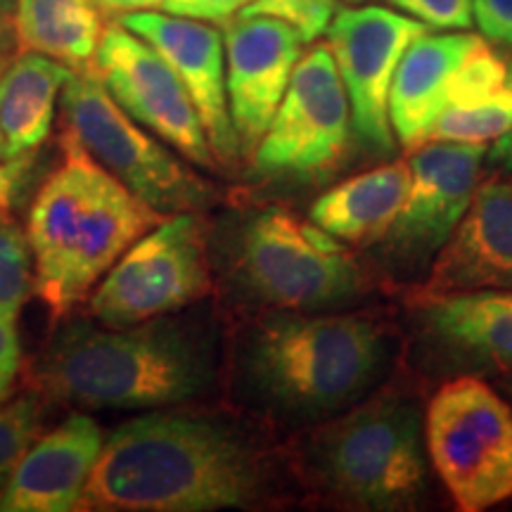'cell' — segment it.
<instances>
[{
	"mask_svg": "<svg viewBox=\"0 0 512 512\" xmlns=\"http://www.w3.org/2000/svg\"><path fill=\"white\" fill-rule=\"evenodd\" d=\"M238 411H150L102 444L79 510H264L292 498L283 444Z\"/></svg>",
	"mask_w": 512,
	"mask_h": 512,
	"instance_id": "cell-1",
	"label": "cell"
},
{
	"mask_svg": "<svg viewBox=\"0 0 512 512\" xmlns=\"http://www.w3.org/2000/svg\"><path fill=\"white\" fill-rule=\"evenodd\" d=\"M401 356V328L366 313H247L226 335L223 382L235 411L292 434L368 399Z\"/></svg>",
	"mask_w": 512,
	"mask_h": 512,
	"instance_id": "cell-2",
	"label": "cell"
},
{
	"mask_svg": "<svg viewBox=\"0 0 512 512\" xmlns=\"http://www.w3.org/2000/svg\"><path fill=\"white\" fill-rule=\"evenodd\" d=\"M226 335L204 302L136 325L72 320L31 368L36 394L86 411H157L200 401L223 380Z\"/></svg>",
	"mask_w": 512,
	"mask_h": 512,
	"instance_id": "cell-3",
	"label": "cell"
},
{
	"mask_svg": "<svg viewBox=\"0 0 512 512\" xmlns=\"http://www.w3.org/2000/svg\"><path fill=\"white\" fill-rule=\"evenodd\" d=\"M283 451L294 486L337 510L406 512L430 501L425 403L394 377L349 411L287 434Z\"/></svg>",
	"mask_w": 512,
	"mask_h": 512,
	"instance_id": "cell-4",
	"label": "cell"
},
{
	"mask_svg": "<svg viewBox=\"0 0 512 512\" xmlns=\"http://www.w3.org/2000/svg\"><path fill=\"white\" fill-rule=\"evenodd\" d=\"M209 259L214 285L245 313L347 311L375 290L347 242L278 204L223 214Z\"/></svg>",
	"mask_w": 512,
	"mask_h": 512,
	"instance_id": "cell-5",
	"label": "cell"
},
{
	"mask_svg": "<svg viewBox=\"0 0 512 512\" xmlns=\"http://www.w3.org/2000/svg\"><path fill=\"white\" fill-rule=\"evenodd\" d=\"M164 219L62 131L60 162L27 219L36 294L48 316L67 318L119 256Z\"/></svg>",
	"mask_w": 512,
	"mask_h": 512,
	"instance_id": "cell-6",
	"label": "cell"
},
{
	"mask_svg": "<svg viewBox=\"0 0 512 512\" xmlns=\"http://www.w3.org/2000/svg\"><path fill=\"white\" fill-rule=\"evenodd\" d=\"M60 105L62 131L159 214H202L216 202L214 185L128 117L95 69L72 72Z\"/></svg>",
	"mask_w": 512,
	"mask_h": 512,
	"instance_id": "cell-7",
	"label": "cell"
},
{
	"mask_svg": "<svg viewBox=\"0 0 512 512\" xmlns=\"http://www.w3.org/2000/svg\"><path fill=\"white\" fill-rule=\"evenodd\" d=\"M425 444L434 475L460 512L512 498V406L475 375L448 377L425 406Z\"/></svg>",
	"mask_w": 512,
	"mask_h": 512,
	"instance_id": "cell-8",
	"label": "cell"
},
{
	"mask_svg": "<svg viewBox=\"0 0 512 512\" xmlns=\"http://www.w3.org/2000/svg\"><path fill=\"white\" fill-rule=\"evenodd\" d=\"M411 188L392 228L366 249V266L380 283L420 285L475 195L486 145L425 143L411 150Z\"/></svg>",
	"mask_w": 512,
	"mask_h": 512,
	"instance_id": "cell-9",
	"label": "cell"
},
{
	"mask_svg": "<svg viewBox=\"0 0 512 512\" xmlns=\"http://www.w3.org/2000/svg\"><path fill=\"white\" fill-rule=\"evenodd\" d=\"M351 143L347 88L328 43H316L294 67L285 98L249 162L261 181L318 185L342 171Z\"/></svg>",
	"mask_w": 512,
	"mask_h": 512,
	"instance_id": "cell-10",
	"label": "cell"
},
{
	"mask_svg": "<svg viewBox=\"0 0 512 512\" xmlns=\"http://www.w3.org/2000/svg\"><path fill=\"white\" fill-rule=\"evenodd\" d=\"M214 290L209 228L200 214H171L133 242L88 302L93 320L136 325L200 304Z\"/></svg>",
	"mask_w": 512,
	"mask_h": 512,
	"instance_id": "cell-11",
	"label": "cell"
},
{
	"mask_svg": "<svg viewBox=\"0 0 512 512\" xmlns=\"http://www.w3.org/2000/svg\"><path fill=\"white\" fill-rule=\"evenodd\" d=\"M403 351L430 380L475 375L512 389V290L406 297Z\"/></svg>",
	"mask_w": 512,
	"mask_h": 512,
	"instance_id": "cell-12",
	"label": "cell"
},
{
	"mask_svg": "<svg viewBox=\"0 0 512 512\" xmlns=\"http://www.w3.org/2000/svg\"><path fill=\"white\" fill-rule=\"evenodd\" d=\"M427 27L382 5L342 8L332 17L328 46L351 107L354 143L375 159L396 155L389 91L403 53Z\"/></svg>",
	"mask_w": 512,
	"mask_h": 512,
	"instance_id": "cell-13",
	"label": "cell"
},
{
	"mask_svg": "<svg viewBox=\"0 0 512 512\" xmlns=\"http://www.w3.org/2000/svg\"><path fill=\"white\" fill-rule=\"evenodd\" d=\"M95 72L121 110L185 162L219 169L188 88L150 43L121 27L117 19L102 31Z\"/></svg>",
	"mask_w": 512,
	"mask_h": 512,
	"instance_id": "cell-14",
	"label": "cell"
},
{
	"mask_svg": "<svg viewBox=\"0 0 512 512\" xmlns=\"http://www.w3.org/2000/svg\"><path fill=\"white\" fill-rule=\"evenodd\" d=\"M228 110L240 157L252 159L256 145L278 112L306 41L275 17L238 15L223 24Z\"/></svg>",
	"mask_w": 512,
	"mask_h": 512,
	"instance_id": "cell-15",
	"label": "cell"
},
{
	"mask_svg": "<svg viewBox=\"0 0 512 512\" xmlns=\"http://www.w3.org/2000/svg\"><path fill=\"white\" fill-rule=\"evenodd\" d=\"M117 22L150 43L188 88L219 169H233L242 162L228 110L226 46L221 31L200 19L155 10L124 12L117 15Z\"/></svg>",
	"mask_w": 512,
	"mask_h": 512,
	"instance_id": "cell-16",
	"label": "cell"
},
{
	"mask_svg": "<svg viewBox=\"0 0 512 512\" xmlns=\"http://www.w3.org/2000/svg\"><path fill=\"white\" fill-rule=\"evenodd\" d=\"M512 290V178L477 185L470 207L420 285L406 297Z\"/></svg>",
	"mask_w": 512,
	"mask_h": 512,
	"instance_id": "cell-17",
	"label": "cell"
},
{
	"mask_svg": "<svg viewBox=\"0 0 512 512\" xmlns=\"http://www.w3.org/2000/svg\"><path fill=\"white\" fill-rule=\"evenodd\" d=\"M105 444L91 415L74 413L36 437L0 489V512H69L81 496Z\"/></svg>",
	"mask_w": 512,
	"mask_h": 512,
	"instance_id": "cell-18",
	"label": "cell"
},
{
	"mask_svg": "<svg viewBox=\"0 0 512 512\" xmlns=\"http://www.w3.org/2000/svg\"><path fill=\"white\" fill-rule=\"evenodd\" d=\"M512 126V50L477 36L448 86L427 143L489 145Z\"/></svg>",
	"mask_w": 512,
	"mask_h": 512,
	"instance_id": "cell-19",
	"label": "cell"
},
{
	"mask_svg": "<svg viewBox=\"0 0 512 512\" xmlns=\"http://www.w3.org/2000/svg\"><path fill=\"white\" fill-rule=\"evenodd\" d=\"M465 31L422 34L403 53L389 91V121L396 143L406 150L425 145L446 102L453 74L475 46Z\"/></svg>",
	"mask_w": 512,
	"mask_h": 512,
	"instance_id": "cell-20",
	"label": "cell"
},
{
	"mask_svg": "<svg viewBox=\"0 0 512 512\" xmlns=\"http://www.w3.org/2000/svg\"><path fill=\"white\" fill-rule=\"evenodd\" d=\"M408 188L411 164L392 159L325 190L311 204L309 219L337 240L368 249L392 228Z\"/></svg>",
	"mask_w": 512,
	"mask_h": 512,
	"instance_id": "cell-21",
	"label": "cell"
},
{
	"mask_svg": "<svg viewBox=\"0 0 512 512\" xmlns=\"http://www.w3.org/2000/svg\"><path fill=\"white\" fill-rule=\"evenodd\" d=\"M72 76L67 64L41 53H19L0 74V133L5 159L38 150L50 136L57 98Z\"/></svg>",
	"mask_w": 512,
	"mask_h": 512,
	"instance_id": "cell-22",
	"label": "cell"
},
{
	"mask_svg": "<svg viewBox=\"0 0 512 512\" xmlns=\"http://www.w3.org/2000/svg\"><path fill=\"white\" fill-rule=\"evenodd\" d=\"M105 22L95 0H17L19 53H41L72 72L95 69Z\"/></svg>",
	"mask_w": 512,
	"mask_h": 512,
	"instance_id": "cell-23",
	"label": "cell"
},
{
	"mask_svg": "<svg viewBox=\"0 0 512 512\" xmlns=\"http://www.w3.org/2000/svg\"><path fill=\"white\" fill-rule=\"evenodd\" d=\"M36 290L34 252L27 230L0 214V313L17 318Z\"/></svg>",
	"mask_w": 512,
	"mask_h": 512,
	"instance_id": "cell-24",
	"label": "cell"
},
{
	"mask_svg": "<svg viewBox=\"0 0 512 512\" xmlns=\"http://www.w3.org/2000/svg\"><path fill=\"white\" fill-rule=\"evenodd\" d=\"M46 399L31 392L0 403V489L41 430Z\"/></svg>",
	"mask_w": 512,
	"mask_h": 512,
	"instance_id": "cell-25",
	"label": "cell"
},
{
	"mask_svg": "<svg viewBox=\"0 0 512 512\" xmlns=\"http://www.w3.org/2000/svg\"><path fill=\"white\" fill-rule=\"evenodd\" d=\"M339 0H252L242 17H275L299 31L306 43H313L328 31L337 15Z\"/></svg>",
	"mask_w": 512,
	"mask_h": 512,
	"instance_id": "cell-26",
	"label": "cell"
},
{
	"mask_svg": "<svg viewBox=\"0 0 512 512\" xmlns=\"http://www.w3.org/2000/svg\"><path fill=\"white\" fill-rule=\"evenodd\" d=\"M389 5L437 31H465L475 22V0H389Z\"/></svg>",
	"mask_w": 512,
	"mask_h": 512,
	"instance_id": "cell-27",
	"label": "cell"
},
{
	"mask_svg": "<svg viewBox=\"0 0 512 512\" xmlns=\"http://www.w3.org/2000/svg\"><path fill=\"white\" fill-rule=\"evenodd\" d=\"M252 0H164L162 10L169 15L200 19L209 24H228L235 19Z\"/></svg>",
	"mask_w": 512,
	"mask_h": 512,
	"instance_id": "cell-28",
	"label": "cell"
},
{
	"mask_svg": "<svg viewBox=\"0 0 512 512\" xmlns=\"http://www.w3.org/2000/svg\"><path fill=\"white\" fill-rule=\"evenodd\" d=\"M36 162V150L3 159V164H0V214H10V209L19 202L31 181V174H34Z\"/></svg>",
	"mask_w": 512,
	"mask_h": 512,
	"instance_id": "cell-29",
	"label": "cell"
},
{
	"mask_svg": "<svg viewBox=\"0 0 512 512\" xmlns=\"http://www.w3.org/2000/svg\"><path fill=\"white\" fill-rule=\"evenodd\" d=\"M475 22L486 41L512 50V0H475Z\"/></svg>",
	"mask_w": 512,
	"mask_h": 512,
	"instance_id": "cell-30",
	"label": "cell"
},
{
	"mask_svg": "<svg viewBox=\"0 0 512 512\" xmlns=\"http://www.w3.org/2000/svg\"><path fill=\"white\" fill-rule=\"evenodd\" d=\"M17 318L0 313V403L8 399L22 368V347H19Z\"/></svg>",
	"mask_w": 512,
	"mask_h": 512,
	"instance_id": "cell-31",
	"label": "cell"
},
{
	"mask_svg": "<svg viewBox=\"0 0 512 512\" xmlns=\"http://www.w3.org/2000/svg\"><path fill=\"white\" fill-rule=\"evenodd\" d=\"M484 164H489L491 169L496 171V174H503V176L512 178V126H510V131L505 133V136L496 140L491 150H486V162Z\"/></svg>",
	"mask_w": 512,
	"mask_h": 512,
	"instance_id": "cell-32",
	"label": "cell"
},
{
	"mask_svg": "<svg viewBox=\"0 0 512 512\" xmlns=\"http://www.w3.org/2000/svg\"><path fill=\"white\" fill-rule=\"evenodd\" d=\"M15 19L17 0H0V53L3 55H12V48L17 46Z\"/></svg>",
	"mask_w": 512,
	"mask_h": 512,
	"instance_id": "cell-33",
	"label": "cell"
},
{
	"mask_svg": "<svg viewBox=\"0 0 512 512\" xmlns=\"http://www.w3.org/2000/svg\"><path fill=\"white\" fill-rule=\"evenodd\" d=\"M102 12L110 15H124V12H140L162 8L164 0H95Z\"/></svg>",
	"mask_w": 512,
	"mask_h": 512,
	"instance_id": "cell-34",
	"label": "cell"
},
{
	"mask_svg": "<svg viewBox=\"0 0 512 512\" xmlns=\"http://www.w3.org/2000/svg\"><path fill=\"white\" fill-rule=\"evenodd\" d=\"M10 60H12V57H10V55H3V53H0V74H3V72H5V67H8V64H10Z\"/></svg>",
	"mask_w": 512,
	"mask_h": 512,
	"instance_id": "cell-35",
	"label": "cell"
},
{
	"mask_svg": "<svg viewBox=\"0 0 512 512\" xmlns=\"http://www.w3.org/2000/svg\"><path fill=\"white\" fill-rule=\"evenodd\" d=\"M0 159H5V143H3V133H0Z\"/></svg>",
	"mask_w": 512,
	"mask_h": 512,
	"instance_id": "cell-36",
	"label": "cell"
},
{
	"mask_svg": "<svg viewBox=\"0 0 512 512\" xmlns=\"http://www.w3.org/2000/svg\"><path fill=\"white\" fill-rule=\"evenodd\" d=\"M347 3H356V5H361V3H370V0H347Z\"/></svg>",
	"mask_w": 512,
	"mask_h": 512,
	"instance_id": "cell-37",
	"label": "cell"
}]
</instances>
